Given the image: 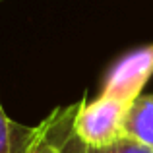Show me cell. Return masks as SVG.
Segmentation results:
<instances>
[{
	"instance_id": "5",
	"label": "cell",
	"mask_w": 153,
	"mask_h": 153,
	"mask_svg": "<svg viewBox=\"0 0 153 153\" xmlns=\"http://www.w3.org/2000/svg\"><path fill=\"white\" fill-rule=\"evenodd\" d=\"M31 130L33 128L14 122L0 103V153H23Z\"/></svg>"
},
{
	"instance_id": "6",
	"label": "cell",
	"mask_w": 153,
	"mask_h": 153,
	"mask_svg": "<svg viewBox=\"0 0 153 153\" xmlns=\"http://www.w3.org/2000/svg\"><path fill=\"white\" fill-rule=\"evenodd\" d=\"M82 153H153L151 147H146L142 143L134 142L130 138H120L116 142H112L111 146H103V147H83Z\"/></svg>"
},
{
	"instance_id": "1",
	"label": "cell",
	"mask_w": 153,
	"mask_h": 153,
	"mask_svg": "<svg viewBox=\"0 0 153 153\" xmlns=\"http://www.w3.org/2000/svg\"><path fill=\"white\" fill-rule=\"evenodd\" d=\"M130 105L111 97H99L93 103L79 101L74 116V138L83 147H103L124 138V120Z\"/></svg>"
},
{
	"instance_id": "2",
	"label": "cell",
	"mask_w": 153,
	"mask_h": 153,
	"mask_svg": "<svg viewBox=\"0 0 153 153\" xmlns=\"http://www.w3.org/2000/svg\"><path fill=\"white\" fill-rule=\"evenodd\" d=\"M153 76V45L134 49L116 60L107 72L103 83V97L132 105L142 95V89Z\"/></svg>"
},
{
	"instance_id": "4",
	"label": "cell",
	"mask_w": 153,
	"mask_h": 153,
	"mask_svg": "<svg viewBox=\"0 0 153 153\" xmlns=\"http://www.w3.org/2000/svg\"><path fill=\"white\" fill-rule=\"evenodd\" d=\"M124 136L153 149V93L140 95L124 120Z\"/></svg>"
},
{
	"instance_id": "3",
	"label": "cell",
	"mask_w": 153,
	"mask_h": 153,
	"mask_svg": "<svg viewBox=\"0 0 153 153\" xmlns=\"http://www.w3.org/2000/svg\"><path fill=\"white\" fill-rule=\"evenodd\" d=\"M79 103L58 107L31 130L23 153H66V146L74 138V116Z\"/></svg>"
}]
</instances>
